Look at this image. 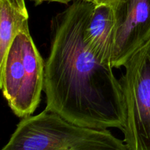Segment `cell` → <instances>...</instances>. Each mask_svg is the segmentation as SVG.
Returning a JSON list of instances; mask_svg holds the SVG:
<instances>
[{
    "label": "cell",
    "instance_id": "1",
    "mask_svg": "<svg viewBox=\"0 0 150 150\" xmlns=\"http://www.w3.org/2000/svg\"><path fill=\"white\" fill-rule=\"evenodd\" d=\"M94 5L75 0L54 19L45 62V109L77 125L122 130L126 114L121 83L112 66L100 61L85 40Z\"/></svg>",
    "mask_w": 150,
    "mask_h": 150
},
{
    "label": "cell",
    "instance_id": "2",
    "mask_svg": "<svg viewBox=\"0 0 150 150\" xmlns=\"http://www.w3.org/2000/svg\"><path fill=\"white\" fill-rule=\"evenodd\" d=\"M1 150H129L107 129L83 127L45 109L22 119Z\"/></svg>",
    "mask_w": 150,
    "mask_h": 150
},
{
    "label": "cell",
    "instance_id": "3",
    "mask_svg": "<svg viewBox=\"0 0 150 150\" xmlns=\"http://www.w3.org/2000/svg\"><path fill=\"white\" fill-rule=\"evenodd\" d=\"M45 62L29 30L21 32L0 64V87L14 114L32 116L39 105L44 89Z\"/></svg>",
    "mask_w": 150,
    "mask_h": 150
},
{
    "label": "cell",
    "instance_id": "4",
    "mask_svg": "<svg viewBox=\"0 0 150 150\" xmlns=\"http://www.w3.org/2000/svg\"><path fill=\"white\" fill-rule=\"evenodd\" d=\"M120 80L125 105L122 131L129 150H150V39L123 65Z\"/></svg>",
    "mask_w": 150,
    "mask_h": 150
},
{
    "label": "cell",
    "instance_id": "5",
    "mask_svg": "<svg viewBox=\"0 0 150 150\" xmlns=\"http://www.w3.org/2000/svg\"><path fill=\"white\" fill-rule=\"evenodd\" d=\"M111 65L120 68L150 39V0H116Z\"/></svg>",
    "mask_w": 150,
    "mask_h": 150
},
{
    "label": "cell",
    "instance_id": "6",
    "mask_svg": "<svg viewBox=\"0 0 150 150\" xmlns=\"http://www.w3.org/2000/svg\"><path fill=\"white\" fill-rule=\"evenodd\" d=\"M114 37L115 17L113 5L95 4L85 29V40L90 51L104 64L111 65Z\"/></svg>",
    "mask_w": 150,
    "mask_h": 150
},
{
    "label": "cell",
    "instance_id": "7",
    "mask_svg": "<svg viewBox=\"0 0 150 150\" xmlns=\"http://www.w3.org/2000/svg\"><path fill=\"white\" fill-rule=\"evenodd\" d=\"M26 30L29 13L24 0H0V64L15 38Z\"/></svg>",
    "mask_w": 150,
    "mask_h": 150
},
{
    "label": "cell",
    "instance_id": "8",
    "mask_svg": "<svg viewBox=\"0 0 150 150\" xmlns=\"http://www.w3.org/2000/svg\"><path fill=\"white\" fill-rule=\"evenodd\" d=\"M32 1H35V5H38V4H40L42 3H43L44 1H51V2H59L62 3V4H67L68 3H70V1H75V0H32ZM86 1H89V0H86Z\"/></svg>",
    "mask_w": 150,
    "mask_h": 150
},
{
    "label": "cell",
    "instance_id": "9",
    "mask_svg": "<svg viewBox=\"0 0 150 150\" xmlns=\"http://www.w3.org/2000/svg\"><path fill=\"white\" fill-rule=\"evenodd\" d=\"M91 2L95 4H113L116 1V0H89Z\"/></svg>",
    "mask_w": 150,
    "mask_h": 150
}]
</instances>
